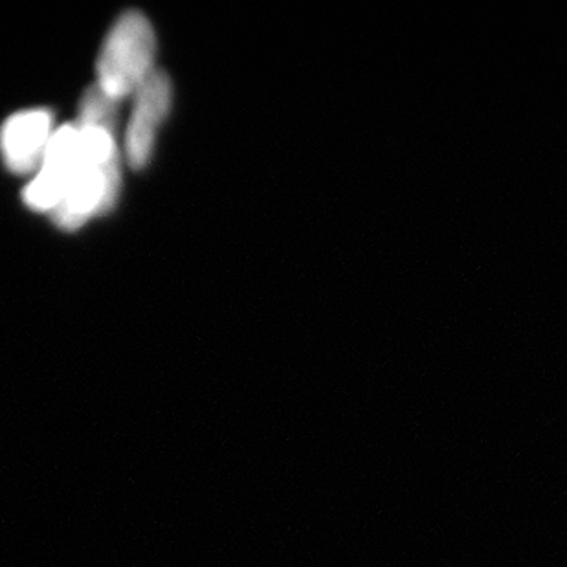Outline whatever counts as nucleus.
Listing matches in <instances>:
<instances>
[{"mask_svg":"<svg viewBox=\"0 0 567 567\" xmlns=\"http://www.w3.org/2000/svg\"><path fill=\"white\" fill-rule=\"evenodd\" d=\"M54 116L47 109L13 114L0 128V153L17 175H30L43 164L49 150Z\"/></svg>","mask_w":567,"mask_h":567,"instance_id":"nucleus-5","label":"nucleus"},{"mask_svg":"<svg viewBox=\"0 0 567 567\" xmlns=\"http://www.w3.org/2000/svg\"><path fill=\"white\" fill-rule=\"evenodd\" d=\"M118 102L91 86L81 100L80 167L63 203L52 212L61 230L74 231L94 215L113 209L120 192L118 147L114 128Z\"/></svg>","mask_w":567,"mask_h":567,"instance_id":"nucleus-1","label":"nucleus"},{"mask_svg":"<svg viewBox=\"0 0 567 567\" xmlns=\"http://www.w3.org/2000/svg\"><path fill=\"white\" fill-rule=\"evenodd\" d=\"M172 105V81L166 72L153 70L134 92V111L128 125L125 151L134 169L147 166L155 144L156 128Z\"/></svg>","mask_w":567,"mask_h":567,"instance_id":"nucleus-4","label":"nucleus"},{"mask_svg":"<svg viewBox=\"0 0 567 567\" xmlns=\"http://www.w3.org/2000/svg\"><path fill=\"white\" fill-rule=\"evenodd\" d=\"M155 32L138 11H127L109 32L97 60V89L120 102L134 94L153 72Z\"/></svg>","mask_w":567,"mask_h":567,"instance_id":"nucleus-2","label":"nucleus"},{"mask_svg":"<svg viewBox=\"0 0 567 567\" xmlns=\"http://www.w3.org/2000/svg\"><path fill=\"white\" fill-rule=\"evenodd\" d=\"M80 167V131L66 124L54 131L38 177L24 189V203L35 212L52 214L66 197Z\"/></svg>","mask_w":567,"mask_h":567,"instance_id":"nucleus-3","label":"nucleus"}]
</instances>
